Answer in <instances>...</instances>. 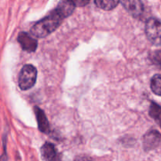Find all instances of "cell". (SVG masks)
<instances>
[{"label":"cell","instance_id":"cell-17","mask_svg":"<svg viewBox=\"0 0 161 161\" xmlns=\"http://www.w3.org/2000/svg\"><path fill=\"white\" fill-rule=\"evenodd\" d=\"M160 127H161V121L160 122Z\"/></svg>","mask_w":161,"mask_h":161},{"label":"cell","instance_id":"cell-16","mask_svg":"<svg viewBox=\"0 0 161 161\" xmlns=\"http://www.w3.org/2000/svg\"><path fill=\"white\" fill-rule=\"evenodd\" d=\"M53 161H64V160H62V159H61V157H60V156H57V157L54 159V160Z\"/></svg>","mask_w":161,"mask_h":161},{"label":"cell","instance_id":"cell-9","mask_svg":"<svg viewBox=\"0 0 161 161\" xmlns=\"http://www.w3.org/2000/svg\"><path fill=\"white\" fill-rule=\"evenodd\" d=\"M41 155L44 160L53 161L58 154L54 146L52 143L46 142L41 148Z\"/></svg>","mask_w":161,"mask_h":161},{"label":"cell","instance_id":"cell-5","mask_svg":"<svg viewBox=\"0 0 161 161\" xmlns=\"http://www.w3.org/2000/svg\"><path fill=\"white\" fill-rule=\"evenodd\" d=\"M124 9L134 17H139L144 11L142 2L141 0H120Z\"/></svg>","mask_w":161,"mask_h":161},{"label":"cell","instance_id":"cell-14","mask_svg":"<svg viewBox=\"0 0 161 161\" xmlns=\"http://www.w3.org/2000/svg\"><path fill=\"white\" fill-rule=\"evenodd\" d=\"M74 5L76 6H85L89 3L90 0H71Z\"/></svg>","mask_w":161,"mask_h":161},{"label":"cell","instance_id":"cell-13","mask_svg":"<svg viewBox=\"0 0 161 161\" xmlns=\"http://www.w3.org/2000/svg\"><path fill=\"white\" fill-rule=\"evenodd\" d=\"M151 60L156 66L161 69V50L153 52L151 54Z\"/></svg>","mask_w":161,"mask_h":161},{"label":"cell","instance_id":"cell-6","mask_svg":"<svg viewBox=\"0 0 161 161\" xmlns=\"http://www.w3.org/2000/svg\"><path fill=\"white\" fill-rule=\"evenodd\" d=\"M19 43L22 49L28 52H33L37 48L38 42L34 38L31 37L28 33L20 32L17 38Z\"/></svg>","mask_w":161,"mask_h":161},{"label":"cell","instance_id":"cell-4","mask_svg":"<svg viewBox=\"0 0 161 161\" xmlns=\"http://www.w3.org/2000/svg\"><path fill=\"white\" fill-rule=\"evenodd\" d=\"M143 148L146 151L153 150L160 145L161 135L157 130H150L143 137Z\"/></svg>","mask_w":161,"mask_h":161},{"label":"cell","instance_id":"cell-11","mask_svg":"<svg viewBox=\"0 0 161 161\" xmlns=\"http://www.w3.org/2000/svg\"><path fill=\"white\" fill-rule=\"evenodd\" d=\"M150 86L154 94L161 96V75H155L153 77Z\"/></svg>","mask_w":161,"mask_h":161},{"label":"cell","instance_id":"cell-3","mask_svg":"<svg viewBox=\"0 0 161 161\" xmlns=\"http://www.w3.org/2000/svg\"><path fill=\"white\" fill-rule=\"evenodd\" d=\"M148 39L155 46H161V22L156 18H149L146 24Z\"/></svg>","mask_w":161,"mask_h":161},{"label":"cell","instance_id":"cell-2","mask_svg":"<svg viewBox=\"0 0 161 161\" xmlns=\"http://www.w3.org/2000/svg\"><path fill=\"white\" fill-rule=\"evenodd\" d=\"M37 78V70L31 64H26L22 68L18 78V85L23 91L33 87Z\"/></svg>","mask_w":161,"mask_h":161},{"label":"cell","instance_id":"cell-12","mask_svg":"<svg viewBox=\"0 0 161 161\" xmlns=\"http://www.w3.org/2000/svg\"><path fill=\"white\" fill-rule=\"evenodd\" d=\"M149 116L160 123L161 121V107L160 105L152 102L149 107Z\"/></svg>","mask_w":161,"mask_h":161},{"label":"cell","instance_id":"cell-10","mask_svg":"<svg viewBox=\"0 0 161 161\" xmlns=\"http://www.w3.org/2000/svg\"><path fill=\"white\" fill-rule=\"evenodd\" d=\"M120 0H94L96 6L104 10H112L116 8Z\"/></svg>","mask_w":161,"mask_h":161},{"label":"cell","instance_id":"cell-7","mask_svg":"<svg viewBox=\"0 0 161 161\" xmlns=\"http://www.w3.org/2000/svg\"><path fill=\"white\" fill-rule=\"evenodd\" d=\"M75 7V6L71 0H61L54 9L63 18H65L72 14Z\"/></svg>","mask_w":161,"mask_h":161},{"label":"cell","instance_id":"cell-1","mask_svg":"<svg viewBox=\"0 0 161 161\" xmlns=\"http://www.w3.org/2000/svg\"><path fill=\"white\" fill-rule=\"evenodd\" d=\"M63 19L64 18L53 9L48 16L33 25L31 28V33L38 38L46 37L59 27Z\"/></svg>","mask_w":161,"mask_h":161},{"label":"cell","instance_id":"cell-8","mask_svg":"<svg viewBox=\"0 0 161 161\" xmlns=\"http://www.w3.org/2000/svg\"><path fill=\"white\" fill-rule=\"evenodd\" d=\"M34 111L36 116V119H37L38 127H39V130L41 132L47 134L50 131V126H49L48 119H47L45 113L39 107H35Z\"/></svg>","mask_w":161,"mask_h":161},{"label":"cell","instance_id":"cell-15","mask_svg":"<svg viewBox=\"0 0 161 161\" xmlns=\"http://www.w3.org/2000/svg\"><path fill=\"white\" fill-rule=\"evenodd\" d=\"M74 161H93L91 157L87 156H78L75 158Z\"/></svg>","mask_w":161,"mask_h":161}]
</instances>
